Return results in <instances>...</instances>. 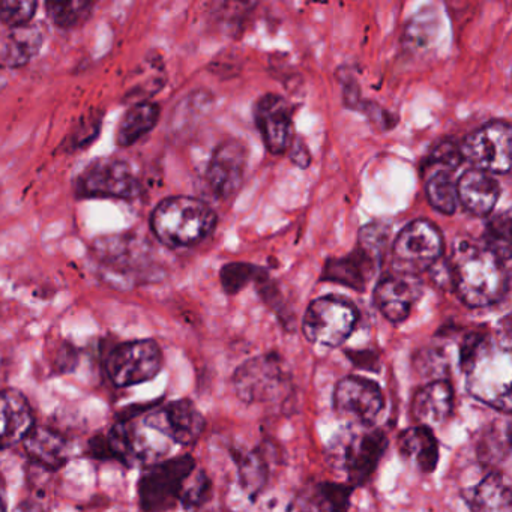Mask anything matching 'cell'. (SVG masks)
<instances>
[{
  "label": "cell",
  "instance_id": "6da1fadb",
  "mask_svg": "<svg viewBox=\"0 0 512 512\" xmlns=\"http://www.w3.org/2000/svg\"><path fill=\"white\" fill-rule=\"evenodd\" d=\"M484 242L458 238L449 257L452 287L463 304L485 308L502 301L509 289V269Z\"/></svg>",
  "mask_w": 512,
  "mask_h": 512
},
{
  "label": "cell",
  "instance_id": "7a4b0ae2",
  "mask_svg": "<svg viewBox=\"0 0 512 512\" xmlns=\"http://www.w3.org/2000/svg\"><path fill=\"white\" fill-rule=\"evenodd\" d=\"M217 226L211 206L194 197L178 196L163 200L152 212L151 227L161 244L188 248L205 241Z\"/></svg>",
  "mask_w": 512,
  "mask_h": 512
},
{
  "label": "cell",
  "instance_id": "3957f363",
  "mask_svg": "<svg viewBox=\"0 0 512 512\" xmlns=\"http://www.w3.org/2000/svg\"><path fill=\"white\" fill-rule=\"evenodd\" d=\"M233 391L247 404L280 403L293 389L292 374L277 353L245 361L232 377Z\"/></svg>",
  "mask_w": 512,
  "mask_h": 512
},
{
  "label": "cell",
  "instance_id": "277c9868",
  "mask_svg": "<svg viewBox=\"0 0 512 512\" xmlns=\"http://www.w3.org/2000/svg\"><path fill=\"white\" fill-rule=\"evenodd\" d=\"M443 248L442 233L431 221H412L398 233L392 244V271L403 277L416 278L440 259Z\"/></svg>",
  "mask_w": 512,
  "mask_h": 512
},
{
  "label": "cell",
  "instance_id": "5b68a950",
  "mask_svg": "<svg viewBox=\"0 0 512 512\" xmlns=\"http://www.w3.org/2000/svg\"><path fill=\"white\" fill-rule=\"evenodd\" d=\"M196 470L191 455H179L154 463L142 473L139 499L143 512H169L181 502L182 490L188 476Z\"/></svg>",
  "mask_w": 512,
  "mask_h": 512
},
{
  "label": "cell",
  "instance_id": "8992f818",
  "mask_svg": "<svg viewBox=\"0 0 512 512\" xmlns=\"http://www.w3.org/2000/svg\"><path fill=\"white\" fill-rule=\"evenodd\" d=\"M388 448V437L382 430L361 428L347 431L331 449V460L340 464L352 487L367 484L376 472Z\"/></svg>",
  "mask_w": 512,
  "mask_h": 512
},
{
  "label": "cell",
  "instance_id": "52a82bcc",
  "mask_svg": "<svg viewBox=\"0 0 512 512\" xmlns=\"http://www.w3.org/2000/svg\"><path fill=\"white\" fill-rule=\"evenodd\" d=\"M358 323V311L346 299L323 296L308 305L302 332L310 343L335 349L349 340Z\"/></svg>",
  "mask_w": 512,
  "mask_h": 512
},
{
  "label": "cell",
  "instance_id": "ba28073f",
  "mask_svg": "<svg viewBox=\"0 0 512 512\" xmlns=\"http://www.w3.org/2000/svg\"><path fill=\"white\" fill-rule=\"evenodd\" d=\"M142 190L133 169L118 158L94 161L76 181V193L82 197L131 200L139 197Z\"/></svg>",
  "mask_w": 512,
  "mask_h": 512
},
{
  "label": "cell",
  "instance_id": "9c48e42d",
  "mask_svg": "<svg viewBox=\"0 0 512 512\" xmlns=\"http://www.w3.org/2000/svg\"><path fill=\"white\" fill-rule=\"evenodd\" d=\"M511 125L493 121L478 128L464 139L460 146L461 157L473 169L505 175L511 170Z\"/></svg>",
  "mask_w": 512,
  "mask_h": 512
},
{
  "label": "cell",
  "instance_id": "30bf717a",
  "mask_svg": "<svg viewBox=\"0 0 512 512\" xmlns=\"http://www.w3.org/2000/svg\"><path fill=\"white\" fill-rule=\"evenodd\" d=\"M335 413L352 427L370 428L385 407L382 388L374 380L361 376L343 377L332 397Z\"/></svg>",
  "mask_w": 512,
  "mask_h": 512
},
{
  "label": "cell",
  "instance_id": "8fae6325",
  "mask_svg": "<svg viewBox=\"0 0 512 512\" xmlns=\"http://www.w3.org/2000/svg\"><path fill=\"white\" fill-rule=\"evenodd\" d=\"M163 367V352L154 340L128 341L115 347L107 359V373L119 388L154 379Z\"/></svg>",
  "mask_w": 512,
  "mask_h": 512
},
{
  "label": "cell",
  "instance_id": "7c38bea8",
  "mask_svg": "<svg viewBox=\"0 0 512 512\" xmlns=\"http://www.w3.org/2000/svg\"><path fill=\"white\" fill-rule=\"evenodd\" d=\"M145 428L182 446L194 445L205 433L206 419L190 400H176L145 418Z\"/></svg>",
  "mask_w": 512,
  "mask_h": 512
},
{
  "label": "cell",
  "instance_id": "4fadbf2b",
  "mask_svg": "<svg viewBox=\"0 0 512 512\" xmlns=\"http://www.w3.org/2000/svg\"><path fill=\"white\" fill-rule=\"evenodd\" d=\"M493 355V350L488 344L466 371L467 386L476 400L509 415L512 404L511 373L496 370V367H493Z\"/></svg>",
  "mask_w": 512,
  "mask_h": 512
},
{
  "label": "cell",
  "instance_id": "5bb4252c",
  "mask_svg": "<svg viewBox=\"0 0 512 512\" xmlns=\"http://www.w3.org/2000/svg\"><path fill=\"white\" fill-rule=\"evenodd\" d=\"M254 121L262 134L266 149L281 155L290 148L293 134V107L280 95L268 94L254 106Z\"/></svg>",
  "mask_w": 512,
  "mask_h": 512
},
{
  "label": "cell",
  "instance_id": "9a60e30c",
  "mask_svg": "<svg viewBox=\"0 0 512 512\" xmlns=\"http://www.w3.org/2000/svg\"><path fill=\"white\" fill-rule=\"evenodd\" d=\"M247 163V148L241 142L230 140L215 149L206 172V181L215 196L229 199L241 190Z\"/></svg>",
  "mask_w": 512,
  "mask_h": 512
},
{
  "label": "cell",
  "instance_id": "2e32d148",
  "mask_svg": "<svg viewBox=\"0 0 512 512\" xmlns=\"http://www.w3.org/2000/svg\"><path fill=\"white\" fill-rule=\"evenodd\" d=\"M422 287L415 277L388 275L377 283L373 299L377 310L391 323L409 319L413 307L421 298Z\"/></svg>",
  "mask_w": 512,
  "mask_h": 512
},
{
  "label": "cell",
  "instance_id": "e0dca14e",
  "mask_svg": "<svg viewBox=\"0 0 512 512\" xmlns=\"http://www.w3.org/2000/svg\"><path fill=\"white\" fill-rule=\"evenodd\" d=\"M412 416L421 427H442L454 410V388L448 379L431 380L416 389L412 398Z\"/></svg>",
  "mask_w": 512,
  "mask_h": 512
},
{
  "label": "cell",
  "instance_id": "ac0fdd59",
  "mask_svg": "<svg viewBox=\"0 0 512 512\" xmlns=\"http://www.w3.org/2000/svg\"><path fill=\"white\" fill-rule=\"evenodd\" d=\"M34 428V415L28 400L14 389L0 391V448L22 442Z\"/></svg>",
  "mask_w": 512,
  "mask_h": 512
},
{
  "label": "cell",
  "instance_id": "d6986e66",
  "mask_svg": "<svg viewBox=\"0 0 512 512\" xmlns=\"http://www.w3.org/2000/svg\"><path fill=\"white\" fill-rule=\"evenodd\" d=\"M458 203L475 217H487L496 208L500 187L496 179L481 170L470 169L457 182Z\"/></svg>",
  "mask_w": 512,
  "mask_h": 512
},
{
  "label": "cell",
  "instance_id": "ffe728a7",
  "mask_svg": "<svg viewBox=\"0 0 512 512\" xmlns=\"http://www.w3.org/2000/svg\"><path fill=\"white\" fill-rule=\"evenodd\" d=\"M398 452L418 472L430 475L439 463V442L434 431L421 425L407 428L398 436Z\"/></svg>",
  "mask_w": 512,
  "mask_h": 512
},
{
  "label": "cell",
  "instance_id": "44dd1931",
  "mask_svg": "<svg viewBox=\"0 0 512 512\" xmlns=\"http://www.w3.org/2000/svg\"><path fill=\"white\" fill-rule=\"evenodd\" d=\"M470 512H512V490L502 473L491 470L463 493Z\"/></svg>",
  "mask_w": 512,
  "mask_h": 512
},
{
  "label": "cell",
  "instance_id": "7402d4cb",
  "mask_svg": "<svg viewBox=\"0 0 512 512\" xmlns=\"http://www.w3.org/2000/svg\"><path fill=\"white\" fill-rule=\"evenodd\" d=\"M377 259H379V253L359 244L358 250L353 251L350 256L329 262L326 266L325 278L346 284L355 290H362L370 281Z\"/></svg>",
  "mask_w": 512,
  "mask_h": 512
},
{
  "label": "cell",
  "instance_id": "603a6c76",
  "mask_svg": "<svg viewBox=\"0 0 512 512\" xmlns=\"http://www.w3.org/2000/svg\"><path fill=\"white\" fill-rule=\"evenodd\" d=\"M29 457L46 467V469H61L68 461L67 442L61 434L46 427H34L23 439Z\"/></svg>",
  "mask_w": 512,
  "mask_h": 512
},
{
  "label": "cell",
  "instance_id": "cb8c5ba5",
  "mask_svg": "<svg viewBox=\"0 0 512 512\" xmlns=\"http://www.w3.org/2000/svg\"><path fill=\"white\" fill-rule=\"evenodd\" d=\"M161 109L152 101H140L125 113L116 130V143L130 148L151 133L160 121Z\"/></svg>",
  "mask_w": 512,
  "mask_h": 512
},
{
  "label": "cell",
  "instance_id": "d4e9b609",
  "mask_svg": "<svg viewBox=\"0 0 512 512\" xmlns=\"http://www.w3.org/2000/svg\"><path fill=\"white\" fill-rule=\"evenodd\" d=\"M44 43V32L40 26H23L13 29L8 35L2 53V64L8 68L25 67L40 53Z\"/></svg>",
  "mask_w": 512,
  "mask_h": 512
},
{
  "label": "cell",
  "instance_id": "484cf974",
  "mask_svg": "<svg viewBox=\"0 0 512 512\" xmlns=\"http://www.w3.org/2000/svg\"><path fill=\"white\" fill-rule=\"evenodd\" d=\"M352 494V485L319 482L302 502L301 512H349Z\"/></svg>",
  "mask_w": 512,
  "mask_h": 512
},
{
  "label": "cell",
  "instance_id": "4316f807",
  "mask_svg": "<svg viewBox=\"0 0 512 512\" xmlns=\"http://www.w3.org/2000/svg\"><path fill=\"white\" fill-rule=\"evenodd\" d=\"M233 455H235L239 484H241L242 490L251 499H256L268 484V460L259 448L250 449V451H236L233 452Z\"/></svg>",
  "mask_w": 512,
  "mask_h": 512
},
{
  "label": "cell",
  "instance_id": "83f0119b",
  "mask_svg": "<svg viewBox=\"0 0 512 512\" xmlns=\"http://www.w3.org/2000/svg\"><path fill=\"white\" fill-rule=\"evenodd\" d=\"M142 250L137 239L127 236H109L97 242V254L104 262L119 268H134L140 263Z\"/></svg>",
  "mask_w": 512,
  "mask_h": 512
},
{
  "label": "cell",
  "instance_id": "f1b7e54d",
  "mask_svg": "<svg viewBox=\"0 0 512 512\" xmlns=\"http://www.w3.org/2000/svg\"><path fill=\"white\" fill-rule=\"evenodd\" d=\"M427 199L436 211L452 215L457 211V182L448 170H437L427 182Z\"/></svg>",
  "mask_w": 512,
  "mask_h": 512
},
{
  "label": "cell",
  "instance_id": "f546056e",
  "mask_svg": "<svg viewBox=\"0 0 512 512\" xmlns=\"http://www.w3.org/2000/svg\"><path fill=\"white\" fill-rule=\"evenodd\" d=\"M437 17L434 11H422L413 17L412 22L404 31L403 43L410 52L427 50L428 46L436 40Z\"/></svg>",
  "mask_w": 512,
  "mask_h": 512
},
{
  "label": "cell",
  "instance_id": "4dcf8cb0",
  "mask_svg": "<svg viewBox=\"0 0 512 512\" xmlns=\"http://www.w3.org/2000/svg\"><path fill=\"white\" fill-rule=\"evenodd\" d=\"M47 16L53 25L61 29H74L88 22L92 16L94 4L91 2H49L46 4Z\"/></svg>",
  "mask_w": 512,
  "mask_h": 512
},
{
  "label": "cell",
  "instance_id": "1f68e13d",
  "mask_svg": "<svg viewBox=\"0 0 512 512\" xmlns=\"http://www.w3.org/2000/svg\"><path fill=\"white\" fill-rule=\"evenodd\" d=\"M482 242L500 259L508 262L511 257V218L508 214L497 215L487 224Z\"/></svg>",
  "mask_w": 512,
  "mask_h": 512
},
{
  "label": "cell",
  "instance_id": "d6a6232c",
  "mask_svg": "<svg viewBox=\"0 0 512 512\" xmlns=\"http://www.w3.org/2000/svg\"><path fill=\"white\" fill-rule=\"evenodd\" d=\"M509 422L505 427L491 428L479 440V457L485 464H491L493 461H503L509 454Z\"/></svg>",
  "mask_w": 512,
  "mask_h": 512
},
{
  "label": "cell",
  "instance_id": "836d02e7",
  "mask_svg": "<svg viewBox=\"0 0 512 512\" xmlns=\"http://www.w3.org/2000/svg\"><path fill=\"white\" fill-rule=\"evenodd\" d=\"M212 484L203 470H194L188 476L185 482L184 490H182L181 502L182 506L187 509L199 508L211 496Z\"/></svg>",
  "mask_w": 512,
  "mask_h": 512
},
{
  "label": "cell",
  "instance_id": "e575fe53",
  "mask_svg": "<svg viewBox=\"0 0 512 512\" xmlns=\"http://www.w3.org/2000/svg\"><path fill=\"white\" fill-rule=\"evenodd\" d=\"M38 4L32 0H4L0 2V22L13 29L23 28L32 22L37 13Z\"/></svg>",
  "mask_w": 512,
  "mask_h": 512
},
{
  "label": "cell",
  "instance_id": "d590c367",
  "mask_svg": "<svg viewBox=\"0 0 512 512\" xmlns=\"http://www.w3.org/2000/svg\"><path fill=\"white\" fill-rule=\"evenodd\" d=\"M448 359L439 349H425L416 355V368L419 373L431 380H443L448 376Z\"/></svg>",
  "mask_w": 512,
  "mask_h": 512
},
{
  "label": "cell",
  "instance_id": "8d00e7d4",
  "mask_svg": "<svg viewBox=\"0 0 512 512\" xmlns=\"http://www.w3.org/2000/svg\"><path fill=\"white\" fill-rule=\"evenodd\" d=\"M260 272H262L260 269L245 265V263H232L221 271V283L226 292L238 293L247 286V283L253 281L254 278H259L257 275Z\"/></svg>",
  "mask_w": 512,
  "mask_h": 512
},
{
  "label": "cell",
  "instance_id": "74e56055",
  "mask_svg": "<svg viewBox=\"0 0 512 512\" xmlns=\"http://www.w3.org/2000/svg\"><path fill=\"white\" fill-rule=\"evenodd\" d=\"M428 161H430V164H434V166H440V170L451 172V170H455L460 166L463 157H461L460 148L455 146L454 143H442V145L437 146L431 152Z\"/></svg>",
  "mask_w": 512,
  "mask_h": 512
},
{
  "label": "cell",
  "instance_id": "f35d334b",
  "mask_svg": "<svg viewBox=\"0 0 512 512\" xmlns=\"http://www.w3.org/2000/svg\"><path fill=\"white\" fill-rule=\"evenodd\" d=\"M290 158L296 166L301 169H307L310 166L311 158L310 151H308L305 143L301 139H293L292 145H290Z\"/></svg>",
  "mask_w": 512,
  "mask_h": 512
},
{
  "label": "cell",
  "instance_id": "ab89813d",
  "mask_svg": "<svg viewBox=\"0 0 512 512\" xmlns=\"http://www.w3.org/2000/svg\"><path fill=\"white\" fill-rule=\"evenodd\" d=\"M0 512H7V503H5V494L2 482H0Z\"/></svg>",
  "mask_w": 512,
  "mask_h": 512
}]
</instances>
